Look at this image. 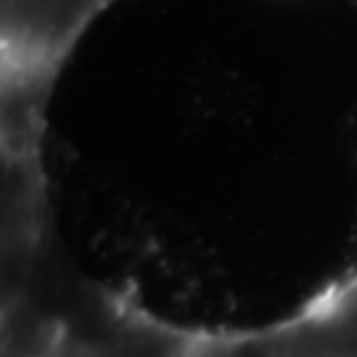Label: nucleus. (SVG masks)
Listing matches in <instances>:
<instances>
[{
	"label": "nucleus",
	"mask_w": 357,
	"mask_h": 357,
	"mask_svg": "<svg viewBox=\"0 0 357 357\" xmlns=\"http://www.w3.org/2000/svg\"><path fill=\"white\" fill-rule=\"evenodd\" d=\"M114 0H3V38L13 75L48 72L77 32Z\"/></svg>",
	"instance_id": "obj_1"
}]
</instances>
